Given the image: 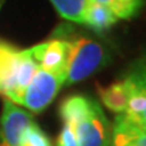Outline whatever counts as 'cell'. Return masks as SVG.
I'll return each mask as SVG.
<instances>
[{"mask_svg":"<svg viewBox=\"0 0 146 146\" xmlns=\"http://www.w3.org/2000/svg\"><path fill=\"white\" fill-rule=\"evenodd\" d=\"M33 122V115L29 111L4 100L0 116V146H21L23 133Z\"/></svg>","mask_w":146,"mask_h":146,"instance_id":"5","label":"cell"},{"mask_svg":"<svg viewBox=\"0 0 146 146\" xmlns=\"http://www.w3.org/2000/svg\"><path fill=\"white\" fill-rule=\"evenodd\" d=\"M116 22H118V18L112 14V11L108 7L95 3L92 0L88 1L85 12H84L83 25L89 26L96 33H103L108 30L111 26H114Z\"/></svg>","mask_w":146,"mask_h":146,"instance_id":"9","label":"cell"},{"mask_svg":"<svg viewBox=\"0 0 146 146\" xmlns=\"http://www.w3.org/2000/svg\"><path fill=\"white\" fill-rule=\"evenodd\" d=\"M88 1L89 0H50V3L64 19L74 23H83Z\"/></svg>","mask_w":146,"mask_h":146,"instance_id":"11","label":"cell"},{"mask_svg":"<svg viewBox=\"0 0 146 146\" xmlns=\"http://www.w3.org/2000/svg\"><path fill=\"white\" fill-rule=\"evenodd\" d=\"M112 11L118 19H131L137 16L143 5V0H92Z\"/></svg>","mask_w":146,"mask_h":146,"instance_id":"12","label":"cell"},{"mask_svg":"<svg viewBox=\"0 0 146 146\" xmlns=\"http://www.w3.org/2000/svg\"><path fill=\"white\" fill-rule=\"evenodd\" d=\"M1 4H3V0H0V7H1Z\"/></svg>","mask_w":146,"mask_h":146,"instance_id":"16","label":"cell"},{"mask_svg":"<svg viewBox=\"0 0 146 146\" xmlns=\"http://www.w3.org/2000/svg\"><path fill=\"white\" fill-rule=\"evenodd\" d=\"M21 146H52V141L46 133L35 122H33L23 133Z\"/></svg>","mask_w":146,"mask_h":146,"instance_id":"14","label":"cell"},{"mask_svg":"<svg viewBox=\"0 0 146 146\" xmlns=\"http://www.w3.org/2000/svg\"><path fill=\"white\" fill-rule=\"evenodd\" d=\"M110 146H146V125L126 112L118 114L112 125Z\"/></svg>","mask_w":146,"mask_h":146,"instance_id":"7","label":"cell"},{"mask_svg":"<svg viewBox=\"0 0 146 146\" xmlns=\"http://www.w3.org/2000/svg\"><path fill=\"white\" fill-rule=\"evenodd\" d=\"M108 52L100 42L85 35L69 39L65 84H76L96 73L108 62Z\"/></svg>","mask_w":146,"mask_h":146,"instance_id":"2","label":"cell"},{"mask_svg":"<svg viewBox=\"0 0 146 146\" xmlns=\"http://www.w3.org/2000/svg\"><path fill=\"white\" fill-rule=\"evenodd\" d=\"M56 146H78L77 137H76V133L72 126L64 125L62 130L57 137Z\"/></svg>","mask_w":146,"mask_h":146,"instance_id":"15","label":"cell"},{"mask_svg":"<svg viewBox=\"0 0 146 146\" xmlns=\"http://www.w3.org/2000/svg\"><path fill=\"white\" fill-rule=\"evenodd\" d=\"M125 80L129 83L131 88L138 91L146 100V57L138 60L133 68L126 74ZM145 125H146V116H145Z\"/></svg>","mask_w":146,"mask_h":146,"instance_id":"13","label":"cell"},{"mask_svg":"<svg viewBox=\"0 0 146 146\" xmlns=\"http://www.w3.org/2000/svg\"><path fill=\"white\" fill-rule=\"evenodd\" d=\"M94 99H89L81 95H72L64 100L60 106V116L64 125L74 126L84 115L88 112Z\"/></svg>","mask_w":146,"mask_h":146,"instance_id":"10","label":"cell"},{"mask_svg":"<svg viewBox=\"0 0 146 146\" xmlns=\"http://www.w3.org/2000/svg\"><path fill=\"white\" fill-rule=\"evenodd\" d=\"M98 92L102 103L115 114H123L127 110L129 103V85L126 80L115 81L108 87L98 85Z\"/></svg>","mask_w":146,"mask_h":146,"instance_id":"8","label":"cell"},{"mask_svg":"<svg viewBox=\"0 0 146 146\" xmlns=\"http://www.w3.org/2000/svg\"><path fill=\"white\" fill-rule=\"evenodd\" d=\"M38 65L30 49H19L0 39V95L5 100L21 104L23 94Z\"/></svg>","mask_w":146,"mask_h":146,"instance_id":"1","label":"cell"},{"mask_svg":"<svg viewBox=\"0 0 146 146\" xmlns=\"http://www.w3.org/2000/svg\"><path fill=\"white\" fill-rule=\"evenodd\" d=\"M72 127L77 137L78 146L111 145L112 125L96 100H94L88 112Z\"/></svg>","mask_w":146,"mask_h":146,"instance_id":"4","label":"cell"},{"mask_svg":"<svg viewBox=\"0 0 146 146\" xmlns=\"http://www.w3.org/2000/svg\"><path fill=\"white\" fill-rule=\"evenodd\" d=\"M65 84V74H57L38 66L23 94L21 106L34 114H39L56 99Z\"/></svg>","mask_w":146,"mask_h":146,"instance_id":"3","label":"cell"},{"mask_svg":"<svg viewBox=\"0 0 146 146\" xmlns=\"http://www.w3.org/2000/svg\"><path fill=\"white\" fill-rule=\"evenodd\" d=\"M34 61L39 68L57 74H65L69 57V39L53 38L30 47Z\"/></svg>","mask_w":146,"mask_h":146,"instance_id":"6","label":"cell"}]
</instances>
